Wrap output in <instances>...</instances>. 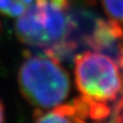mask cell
Instances as JSON below:
<instances>
[{"label": "cell", "instance_id": "6da1fadb", "mask_svg": "<svg viewBox=\"0 0 123 123\" xmlns=\"http://www.w3.org/2000/svg\"><path fill=\"white\" fill-rule=\"evenodd\" d=\"M18 39L59 57L75 48L69 0H34L14 25Z\"/></svg>", "mask_w": 123, "mask_h": 123}, {"label": "cell", "instance_id": "7a4b0ae2", "mask_svg": "<svg viewBox=\"0 0 123 123\" xmlns=\"http://www.w3.org/2000/svg\"><path fill=\"white\" fill-rule=\"evenodd\" d=\"M74 80L82 102L112 110L118 123H123V73L116 61L94 50L79 53Z\"/></svg>", "mask_w": 123, "mask_h": 123}, {"label": "cell", "instance_id": "3957f363", "mask_svg": "<svg viewBox=\"0 0 123 123\" xmlns=\"http://www.w3.org/2000/svg\"><path fill=\"white\" fill-rule=\"evenodd\" d=\"M18 84L27 102L41 110L63 105L71 91V79L57 57L49 53H25Z\"/></svg>", "mask_w": 123, "mask_h": 123}, {"label": "cell", "instance_id": "277c9868", "mask_svg": "<svg viewBox=\"0 0 123 123\" xmlns=\"http://www.w3.org/2000/svg\"><path fill=\"white\" fill-rule=\"evenodd\" d=\"M34 123H76L69 104H63L48 112L37 110Z\"/></svg>", "mask_w": 123, "mask_h": 123}, {"label": "cell", "instance_id": "5b68a950", "mask_svg": "<svg viewBox=\"0 0 123 123\" xmlns=\"http://www.w3.org/2000/svg\"><path fill=\"white\" fill-rule=\"evenodd\" d=\"M34 0H0V14L18 18L30 7Z\"/></svg>", "mask_w": 123, "mask_h": 123}, {"label": "cell", "instance_id": "8992f818", "mask_svg": "<svg viewBox=\"0 0 123 123\" xmlns=\"http://www.w3.org/2000/svg\"><path fill=\"white\" fill-rule=\"evenodd\" d=\"M101 3L108 20L123 32V0H101Z\"/></svg>", "mask_w": 123, "mask_h": 123}, {"label": "cell", "instance_id": "52a82bcc", "mask_svg": "<svg viewBox=\"0 0 123 123\" xmlns=\"http://www.w3.org/2000/svg\"><path fill=\"white\" fill-rule=\"evenodd\" d=\"M0 123H5V111L1 99H0Z\"/></svg>", "mask_w": 123, "mask_h": 123}]
</instances>
